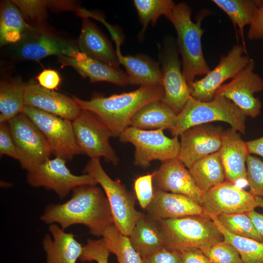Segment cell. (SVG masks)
I'll return each instance as SVG.
<instances>
[{"instance_id":"cell-1","label":"cell","mask_w":263,"mask_h":263,"mask_svg":"<svg viewBox=\"0 0 263 263\" xmlns=\"http://www.w3.org/2000/svg\"><path fill=\"white\" fill-rule=\"evenodd\" d=\"M40 219L48 224L57 223L63 229L82 224L97 236H102L105 229L113 224L107 198L96 185L75 188L72 197L65 203L47 206Z\"/></svg>"},{"instance_id":"cell-2","label":"cell","mask_w":263,"mask_h":263,"mask_svg":"<svg viewBox=\"0 0 263 263\" xmlns=\"http://www.w3.org/2000/svg\"><path fill=\"white\" fill-rule=\"evenodd\" d=\"M163 85L141 86L128 93L113 94L108 97L96 96L89 100L74 96L81 110L92 112L117 137L129 126L134 114L147 103L162 100L164 96Z\"/></svg>"},{"instance_id":"cell-3","label":"cell","mask_w":263,"mask_h":263,"mask_svg":"<svg viewBox=\"0 0 263 263\" xmlns=\"http://www.w3.org/2000/svg\"><path fill=\"white\" fill-rule=\"evenodd\" d=\"M208 13L207 10H203L194 22L191 19L190 6L182 2L175 4L166 17L176 31L178 51L182 59V71L189 87L196 76L206 75L210 71L203 55L201 42L204 32L201 22Z\"/></svg>"},{"instance_id":"cell-4","label":"cell","mask_w":263,"mask_h":263,"mask_svg":"<svg viewBox=\"0 0 263 263\" xmlns=\"http://www.w3.org/2000/svg\"><path fill=\"white\" fill-rule=\"evenodd\" d=\"M246 116L232 101L220 95L211 101L202 102L191 96L182 110L177 114V123L171 132L173 136H178L192 127L221 121L227 123L231 129L244 134Z\"/></svg>"},{"instance_id":"cell-5","label":"cell","mask_w":263,"mask_h":263,"mask_svg":"<svg viewBox=\"0 0 263 263\" xmlns=\"http://www.w3.org/2000/svg\"><path fill=\"white\" fill-rule=\"evenodd\" d=\"M83 172L91 175L100 185L108 200L113 224L122 234L129 237L137 222L144 215L135 208L134 196L119 180L109 177L99 158H91Z\"/></svg>"},{"instance_id":"cell-6","label":"cell","mask_w":263,"mask_h":263,"mask_svg":"<svg viewBox=\"0 0 263 263\" xmlns=\"http://www.w3.org/2000/svg\"><path fill=\"white\" fill-rule=\"evenodd\" d=\"M158 222L166 245L177 249L200 248L224 240L222 234L208 215L188 216Z\"/></svg>"},{"instance_id":"cell-7","label":"cell","mask_w":263,"mask_h":263,"mask_svg":"<svg viewBox=\"0 0 263 263\" xmlns=\"http://www.w3.org/2000/svg\"><path fill=\"white\" fill-rule=\"evenodd\" d=\"M163 131L129 126L118 137L121 142L130 143L134 146V165L146 169L153 160L163 162L178 156L180 148L178 136L168 137Z\"/></svg>"},{"instance_id":"cell-8","label":"cell","mask_w":263,"mask_h":263,"mask_svg":"<svg viewBox=\"0 0 263 263\" xmlns=\"http://www.w3.org/2000/svg\"><path fill=\"white\" fill-rule=\"evenodd\" d=\"M8 124L23 169L29 171L50 159L52 151L46 138L24 113H19Z\"/></svg>"},{"instance_id":"cell-9","label":"cell","mask_w":263,"mask_h":263,"mask_svg":"<svg viewBox=\"0 0 263 263\" xmlns=\"http://www.w3.org/2000/svg\"><path fill=\"white\" fill-rule=\"evenodd\" d=\"M14 44L12 53L21 60H38L50 55L75 58L80 52L74 42L57 36L42 25H31Z\"/></svg>"},{"instance_id":"cell-10","label":"cell","mask_w":263,"mask_h":263,"mask_svg":"<svg viewBox=\"0 0 263 263\" xmlns=\"http://www.w3.org/2000/svg\"><path fill=\"white\" fill-rule=\"evenodd\" d=\"M23 113L40 130L56 157L67 161L83 153L76 143L72 121L25 105Z\"/></svg>"},{"instance_id":"cell-11","label":"cell","mask_w":263,"mask_h":263,"mask_svg":"<svg viewBox=\"0 0 263 263\" xmlns=\"http://www.w3.org/2000/svg\"><path fill=\"white\" fill-rule=\"evenodd\" d=\"M72 126L76 143L83 153L91 158L102 157L108 162L118 164L119 158L109 142L113 135L95 114L81 110L72 121Z\"/></svg>"},{"instance_id":"cell-12","label":"cell","mask_w":263,"mask_h":263,"mask_svg":"<svg viewBox=\"0 0 263 263\" xmlns=\"http://www.w3.org/2000/svg\"><path fill=\"white\" fill-rule=\"evenodd\" d=\"M66 161L59 157L47 159L27 171L28 184L33 187L52 190L61 199L78 187L97 184L90 174L75 175L72 173L66 165Z\"/></svg>"},{"instance_id":"cell-13","label":"cell","mask_w":263,"mask_h":263,"mask_svg":"<svg viewBox=\"0 0 263 263\" xmlns=\"http://www.w3.org/2000/svg\"><path fill=\"white\" fill-rule=\"evenodd\" d=\"M255 63L250 58L246 66L229 82L223 84L216 95L223 96L237 106L245 116L257 117L261 113L262 102L254 94L263 91V79L254 72Z\"/></svg>"},{"instance_id":"cell-14","label":"cell","mask_w":263,"mask_h":263,"mask_svg":"<svg viewBox=\"0 0 263 263\" xmlns=\"http://www.w3.org/2000/svg\"><path fill=\"white\" fill-rule=\"evenodd\" d=\"M244 47L233 46L226 55L221 56L217 65L199 80H195L190 88L191 96L202 102L212 100L218 89L227 80L233 78L250 60L244 55Z\"/></svg>"},{"instance_id":"cell-15","label":"cell","mask_w":263,"mask_h":263,"mask_svg":"<svg viewBox=\"0 0 263 263\" xmlns=\"http://www.w3.org/2000/svg\"><path fill=\"white\" fill-rule=\"evenodd\" d=\"M200 205L206 215L216 216L247 213L258 207L256 196L226 180L204 192Z\"/></svg>"},{"instance_id":"cell-16","label":"cell","mask_w":263,"mask_h":263,"mask_svg":"<svg viewBox=\"0 0 263 263\" xmlns=\"http://www.w3.org/2000/svg\"><path fill=\"white\" fill-rule=\"evenodd\" d=\"M160 58L164 92L162 100L178 114L191 97V93L181 70L178 50L173 41H166Z\"/></svg>"},{"instance_id":"cell-17","label":"cell","mask_w":263,"mask_h":263,"mask_svg":"<svg viewBox=\"0 0 263 263\" xmlns=\"http://www.w3.org/2000/svg\"><path fill=\"white\" fill-rule=\"evenodd\" d=\"M223 129L210 124L190 128L180 135L178 158L189 169L197 160L218 151L221 147Z\"/></svg>"},{"instance_id":"cell-18","label":"cell","mask_w":263,"mask_h":263,"mask_svg":"<svg viewBox=\"0 0 263 263\" xmlns=\"http://www.w3.org/2000/svg\"><path fill=\"white\" fill-rule=\"evenodd\" d=\"M186 167L178 158L162 162L158 169L153 172L154 188L186 195L200 205L204 192Z\"/></svg>"},{"instance_id":"cell-19","label":"cell","mask_w":263,"mask_h":263,"mask_svg":"<svg viewBox=\"0 0 263 263\" xmlns=\"http://www.w3.org/2000/svg\"><path fill=\"white\" fill-rule=\"evenodd\" d=\"M24 102L25 106L36 108L72 121L81 110L73 98L44 88L33 81L25 84Z\"/></svg>"},{"instance_id":"cell-20","label":"cell","mask_w":263,"mask_h":263,"mask_svg":"<svg viewBox=\"0 0 263 263\" xmlns=\"http://www.w3.org/2000/svg\"><path fill=\"white\" fill-rule=\"evenodd\" d=\"M225 180L235 184H247L245 164L249 155L246 142L240 132L231 128L224 130L219 150Z\"/></svg>"},{"instance_id":"cell-21","label":"cell","mask_w":263,"mask_h":263,"mask_svg":"<svg viewBox=\"0 0 263 263\" xmlns=\"http://www.w3.org/2000/svg\"><path fill=\"white\" fill-rule=\"evenodd\" d=\"M145 209L148 215L157 221L192 215H207L201 206L190 197L155 188L152 200Z\"/></svg>"},{"instance_id":"cell-22","label":"cell","mask_w":263,"mask_h":263,"mask_svg":"<svg viewBox=\"0 0 263 263\" xmlns=\"http://www.w3.org/2000/svg\"><path fill=\"white\" fill-rule=\"evenodd\" d=\"M58 60L63 66L73 67L83 77H88L91 82L106 81L119 86L129 84L126 73L80 52L75 58L59 56Z\"/></svg>"},{"instance_id":"cell-23","label":"cell","mask_w":263,"mask_h":263,"mask_svg":"<svg viewBox=\"0 0 263 263\" xmlns=\"http://www.w3.org/2000/svg\"><path fill=\"white\" fill-rule=\"evenodd\" d=\"M52 235L47 234L43 240V246L47 255V263H76L83 252V246L72 233H67L56 224L49 227Z\"/></svg>"},{"instance_id":"cell-24","label":"cell","mask_w":263,"mask_h":263,"mask_svg":"<svg viewBox=\"0 0 263 263\" xmlns=\"http://www.w3.org/2000/svg\"><path fill=\"white\" fill-rule=\"evenodd\" d=\"M83 18L76 43L79 51L91 58L120 69L116 53L110 42L87 18Z\"/></svg>"},{"instance_id":"cell-25","label":"cell","mask_w":263,"mask_h":263,"mask_svg":"<svg viewBox=\"0 0 263 263\" xmlns=\"http://www.w3.org/2000/svg\"><path fill=\"white\" fill-rule=\"evenodd\" d=\"M116 44V53L120 64L125 68L129 84L141 86L163 85V76L159 63L144 55L124 56Z\"/></svg>"},{"instance_id":"cell-26","label":"cell","mask_w":263,"mask_h":263,"mask_svg":"<svg viewBox=\"0 0 263 263\" xmlns=\"http://www.w3.org/2000/svg\"><path fill=\"white\" fill-rule=\"evenodd\" d=\"M177 117V114L162 100H154L134 114L130 126L145 130L168 129L171 132L176 127Z\"/></svg>"},{"instance_id":"cell-27","label":"cell","mask_w":263,"mask_h":263,"mask_svg":"<svg viewBox=\"0 0 263 263\" xmlns=\"http://www.w3.org/2000/svg\"><path fill=\"white\" fill-rule=\"evenodd\" d=\"M131 244L142 258L166 245L158 221L145 215L137 222L129 236Z\"/></svg>"},{"instance_id":"cell-28","label":"cell","mask_w":263,"mask_h":263,"mask_svg":"<svg viewBox=\"0 0 263 263\" xmlns=\"http://www.w3.org/2000/svg\"><path fill=\"white\" fill-rule=\"evenodd\" d=\"M188 170L196 185L203 192L225 180L219 151L197 160Z\"/></svg>"},{"instance_id":"cell-29","label":"cell","mask_w":263,"mask_h":263,"mask_svg":"<svg viewBox=\"0 0 263 263\" xmlns=\"http://www.w3.org/2000/svg\"><path fill=\"white\" fill-rule=\"evenodd\" d=\"M11 0L2 1L0 10V42L3 46L19 42L31 27Z\"/></svg>"},{"instance_id":"cell-30","label":"cell","mask_w":263,"mask_h":263,"mask_svg":"<svg viewBox=\"0 0 263 263\" xmlns=\"http://www.w3.org/2000/svg\"><path fill=\"white\" fill-rule=\"evenodd\" d=\"M25 84L21 80H3L0 84V123L8 122L20 113L25 106Z\"/></svg>"},{"instance_id":"cell-31","label":"cell","mask_w":263,"mask_h":263,"mask_svg":"<svg viewBox=\"0 0 263 263\" xmlns=\"http://www.w3.org/2000/svg\"><path fill=\"white\" fill-rule=\"evenodd\" d=\"M212 2L228 16L238 26L241 34L244 27L250 25L258 8L263 3L261 0H213Z\"/></svg>"},{"instance_id":"cell-32","label":"cell","mask_w":263,"mask_h":263,"mask_svg":"<svg viewBox=\"0 0 263 263\" xmlns=\"http://www.w3.org/2000/svg\"><path fill=\"white\" fill-rule=\"evenodd\" d=\"M102 236L110 253L116 255L118 263H144L143 258L131 244L129 237L122 234L113 224L105 229Z\"/></svg>"},{"instance_id":"cell-33","label":"cell","mask_w":263,"mask_h":263,"mask_svg":"<svg viewBox=\"0 0 263 263\" xmlns=\"http://www.w3.org/2000/svg\"><path fill=\"white\" fill-rule=\"evenodd\" d=\"M215 223L224 237L237 250L243 263H263V243L233 235L219 223L215 216H208Z\"/></svg>"},{"instance_id":"cell-34","label":"cell","mask_w":263,"mask_h":263,"mask_svg":"<svg viewBox=\"0 0 263 263\" xmlns=\"http://www.w3.org/2000/svg\"><path fill=\"white\" fill-rule=\"evenodd\" d=\"M139 19L142 25L139 37L142 38L149 23L155 25L161 15L167 17L175 3L171 0H134Z\"/></svg>"},{"instance_id":"cell-35","label":"cell","mask_w":263,"mask_h":263,"mask_svg":"<svg viewBox=\"0 0 263 263\" xmlns=\"http://www.w3.org/2000/svg\"><path fill=\"white\" fill-rule=\"evenodd\" d=\"M215 217L222 226L231 234L263 243V237L246 213L221 214Z\"/></svg>"},{"instance_id":"cell-36","label":"cell","mask_w":263,"mask_h":263,"mask_svg":"<svg viewBox=\"0 0 263 263\" xmlns=\"http://www.w3.org/2000/svg\"><path fill=\"white\" fill-rule=\"evenodd\" d=\"M24 19L33 23L32 26L42 25L48 8L56 10L57 0H12Z\"/></svg>"},{"instance_id":"cell-37","label":"cell","mask_w":263,"mask_h":263,"mask_svg":"<svg viewBox=\"0 0 263 263\" xmlns=\"http://www.w3.org/2000/svg\"><path fill=\"white\" fill-rule=\"evenodd\" d=\"M200 249L212 263H243L236 249L224 240Z\"/></svg>"},{"instance_id":"cell-38","label":"cell","mask_w":263,"mask_h":263,"mask_svg":"<svg viewBox=\"0 0 263 263\" xmlns=\"http://www.w3.org/2000/svg\"><path fill=\"white\" fill-rule=\"evenodd\" d=\"M247 184L255 196L263 197V161L249 154L246 160Z\"/></svg>"},{"instance_id":"cell-39","label":"cell","mask_w":263,"mask_h":263,"mask_svg":"<svg viewBox=\"0 0 263 263\" xmlns=\"http://www.w3.org/2000/svg\"><path fill=\"white\" fill-rule=\"evenodd\" d=\"M110 253L104 238L89 239L83 246L79 260L81 262L95 261L97 263H108Z\"/></svg>"},{"instance_id":"cell-40","label":"cell","mask_w":263,"mask_h":263,"mask_svg":"<svg viewBox=\"0 0 263 263\" xmlns=\"http://www.w3.org/2000/svg\"><path fill=\"white\" fill-rule=\"evenodd\" d=\"M153 173L140 176L134 181L133 188L141 208L146 209L151 202L154 194Z\"/></svg>"},{"instance_id":"cell-41","label":"cell","mask_w":263,"mask_h":263,"mask_svg":"<svg viewBox=\"0 0 263 263\" xmlns=\"http://www.w3.org/2000/svg\"><path fill=\"white\" fill-rule=\"evenodd\" d=\"M142 258L144 263H182L180 250L167 245Z\"/></svg>"},{"instance_id":"cell-42","label":"cell","mask_w":263,"mask_h":263,"mask_svg":"<svg viewBox=\"0 0 263 263\" xmlns=\"http://www.w3.org/2000/svg\"><path fill=\"white\" fill-rule=\"evenodd\" d=\"M0 154L18 160L16 148L8 122L0 123Z\"/></svg>"},{"instance_id":"cell-43","label":"cell","mask_w":263,"mask_h":263,"mask_svg":"<svg viewBox=\"0 0 263 263\" xmlns=\"http://www.w3.org/2000/svg\"><path fill=\"white\" fill-rule=\"evenodd\" d=\"M37 78L39 85L52 91L56 89L61 81L58 73L51 69H44L38 75Z\"/></svg>"},{"instance_id":"cell-44","label":"cell","mask_w":263,"mask_h":263,"mask_svg":"<svg viewBox=\"0 0 263 263\" xmlns=\"http://www.w3.org/2000/svg\"><path fill=\"white\" fill-rule=\"evenodd\" d=\"M249 25L247 33L249 39L263 38V3L257 10Z\"/></svg>"},{"instance_id":"cell-45","label":"cell","mask_w":263,"mask_h":263,"mask_svg":"<svg viewBox=\"0 0 263 263\" xmlns=\"http://www.w3.org/2000/svg\"><path fill=\"white\" fill-rule=\"evenodd\" d=\"M180 251L182 263H212L199 248H185Z\"/></svg>"},{"instance_id":"cell-46","label":"cell","mask_w":263,"mask_h":263,"mask_svg":"<svg viewBox=\"0 0 263 263\" xmlns=\"http://www.w3.org/2000/svg\"><path fill=\"white\" fill-rule=\"evenodd\" d=\"M249 154H257L263 157V136L246 142Z\"/></svg>"},{"instance_id":"cell-47","label":"cell","mask_w":263,"mask_h":263,"mask_svg":"<svg viewBox=\"0 0 263 263\" xmlns=\"http://www.w3.org/2000/svg\"><path fill=\"white\" fill-rule=\"evenodd\" d=\"M252 220L256 228L263 238V214L259 213L255 210L246 213Z\"/></svg>"},{"instance_id":"cell-48","label":"cell","mask_w":263,"mask_h":263,"mask_svg":"<svg viewBox=\"0 0 263 263\" xmlns=\"http://www.w3.org/2000/svg\"><path fill=\"white\" fill-rule=\"evenodd\" d=\"M256 199L258 207H261L263 208V199L256 196Z\"/></svg>"}]
</instances>
